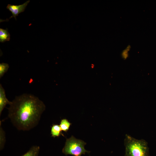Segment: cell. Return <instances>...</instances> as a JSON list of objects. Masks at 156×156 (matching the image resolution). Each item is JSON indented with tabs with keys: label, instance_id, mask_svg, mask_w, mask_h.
<instances>
[{
	"label": "cell",
	"instance_id": "6da1fadb",
	"mask_svg": "<svg viewBox=\"0 0 156 156\" xmlns=\"http://www.w3.org/2000/svg\"><path fill=\"white\" fill-rule=\"evenodd\" d=\"M8 108V116L13 125L20 131H28L36 127L46 106L42 101L31 94L16 96Z\"/></svg>",
	"mask_w": 156,
	"mask_h": 156
},
{
	"label": "cell",
	"instance_id": "7a4b0ae2",
	"mask_svg": "<svg viewBox=\"0 0 156 156\" xmlns=\"http://www.w3.org/2000/svg\"><path fill=\"white\" fill-rule=\"evenodd\" d=\"M148 144L144 139H137L126 134L124 140V156H150Z\"/></svg>",
	"mask_w": 156,
	"mask_h": 156
},
{
	"label": "cell",
	"instance_id": "3957f363",
	"mask_svg": "<svg viewBox=\"0 0 156 156\" xmlns=\"http://www.w3.org/2000/svg\"><path fill=\"white\" fill-rule=\"evenodd\" d=\"M86 144V143L83 141L77 139L72 136L70 138L66 139L62 152L66 155H70L73 156H81L86 153L90 152L85 149Z\"/></svg>",
	"mask_w": 156,
	"mask_h": 156
},
{
	"label": "cell",
	"instance_id": "277c9868",
	"mask_svg": "<svg viewBox=\"0 0 156 156\" xmlns=\"http://www.w3.org/2000/svg\"><path fill=\"white\" fill-rule=\"evenodd\" d=\"M30 1L28 0L22 4L19 5H16L11 4H8L6 8L12 13V16L10 18L14 17L16 19V17L21 12H23L25 10L29 2Z\"/></svg>",
	"mask_w": 156,
	"mask_h": 156
},
{
	"label": "cell",
	"instance_id": "5b68a950",
	"mask_svg": "<svg viewBox=\"0 0 156 156\" xmlns=\"http://www.w3.org/2000/svg\"><path fill=\"white\" fill-rule=\"evenodd\" d=\"M11 101H9L6 98L5 90L2 85H0V115L7 104L10 105Z\"/></svg>",
	"mask_w": 156,
	"mask_h": 156
},
{
	"label": "cell",
	"instance_id": "8992f818",
	"mask_svg": "<svg viewBox=\"0 0 156 156\" xmlns=\"http://www.w3.org/2000/svg\"><path fill=\"white\" fill-rule=\"evenodd\" d=\"M51 134L53 138L59 137L61 135L64 136L62 133V130L60 126L57 124H53L51 127Z\"/></svg>",
	"mask_w": 156,
	"mask_h": 156
},
{
	"label": "cell",
	"instance_id": "52a82bcc",
	"mask_svg": "<svg viewBox=\"0 0 156 156\" xmlns=\"http://www.w3.org/2000/svg\"><path fill=\"white\" fill-rule=\"evenodd\" d=\"M40 150V147L37 145L32 146L25 154L22 156H38Z\"/></svg>",
	"mask_w": 156,
	"mask_h": 156
},
{
	"label": "cell",
	"instance_id": "ba28073f",
	"mask_svg": "<svg viewBox=\"0 0 156 156\" xmlns=\"http://www.w3.org/2000/svg\"><path fill=\"white\" fill-rule=\"evenodd\" d=\"M10 39V35L8 29H4L0 28V42H3L9 41Z\"/></svg>",
	"mask_w": 156,
	"mask_h": 156
},
{
	"label": "cell",
	"instance_id": "9c48e42d",
	"mask_svg": "<svg viewBox=\"0 0 156 156\" xmlns=\"http://www.w3.org/2000/svg\"><path fill=\"white\" fill-rule=\"evenodd\" d=\"M71 123L66 119H63L61 120L60 126L62 131L66 132L69 130Z\"/></svg>",
	"mask_w": 156,
	"mask_h": 156
},
{
	"label": "cell",
	"instance_id": "30bf717a",
	"mask_svg": "<svg viewBox=\"0 0 156 156\" xmlns=\"http://www.w3.org/2000/svg\"><path fill=\"white\" fill-rule=\"evenodd\" d=\"M5 132L2 129L1 125L0 127V148L1 150L4 147L5 142Z\"/></svg>",
	"mask_w": 156,
	"mask_h": 156
},
{
	"label": "cell",
	"instance_id": "8fae6325",
	"mask_svg": "<svg viewBox=\"0 0 156 156\" xmlns=\"http://www.w3.org/2000/svg\"><path fill=\"white\" fill-rule=\"evenodd\" d=\"M9 68L8 64L2 63L0 64V78H1L6 73Z\"/></svg>",
	"mask_w": 156,
	"mask_h": 156
},
{
	"label": "cell",
	"instance_id": "7c38bea8",
	"mask_svg": "<svg viewBox=\"0 0 156 156\" xmlns=\"http://www.w3.org/2000/svg\"><path fill=\"white\" fill-rule=\"evenodd\" d=\"M131 49V46L128 45L126 48L121 53V56L122 58L124 59H127L129 56V52Z\"/></svg>",
	"mask_w": 156,
	"mask_h": 156
}]
</instances>
